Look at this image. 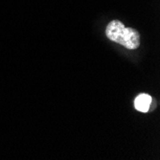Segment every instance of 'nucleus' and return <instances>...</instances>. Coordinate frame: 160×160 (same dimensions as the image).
I'll use <instances>...</instances> for the list:
<instances>
[{
    "label": "nucleus",
    "mask_w": 160,
    "mask_h": 160,
    "mask_svg": "<svg viewBox=\"0 0 160 160\" xmlns=\"http://www.w3.org/2000/svg\"><path fill=\"white\" fill-rule=\"evenodd\" d=\"M152 103V97L148 94H140L134 101V107L140 112H148Z\"/></svg>",
    "instance_id": "obj_2"
},
{
    "label": "nucleus",
    "mask_w": 160,
    "mask_h": 160,
    "mask_svg": "<svg viewBox=\"0 0 160 160\" xmlns=\"http://www.w3.org/2000/svg\"><path fill=\"white\" fill-rule=\"evenodd\" d=\"M107 37L128 49H136L140 45L139 33L132 28H127L119 20L111 21L106 30Z\"/></svg>",
    "instance_id": "obj_1"
}]
</instances>
